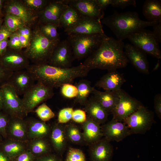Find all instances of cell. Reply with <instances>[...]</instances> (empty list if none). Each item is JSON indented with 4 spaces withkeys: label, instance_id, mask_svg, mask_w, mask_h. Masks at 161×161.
Returning a JSON list of instances; mask_svg holds the SVG:
<instances>
[{
    "label": "cell",
    "instance_id": "1",
    "mask_svg": "<svg viewBox=\"0 0 161 161\" xmlns=\"http://www.w3.org/2000/svg\"><path fill=\"white\" fill-rule=\"evenodd\" d=\"M124 45L123 41L106 36L82 64L90 70L99 69L109 71L125 68L129 61L125 54Z\"/></svg>",
    "mask_w": 161,
    "mask_h": 161
},
{
    "label": "cell",
    "instance_id": "2",
    "mask_svg": "<svg viewBox=\"0 0 161 161\" xmlns=\"http://www.w3.org/2000/svg\"><path fill=\"white\" fill-rule=\"evenodd\" d=\"M35 80L52 88L61 87L63 84L72 83L78 78L87 75L90 71L82 64L76 66L62 68L47 64H36L26 69Z\"/></svg>",
    "mask_w": 161,
    "mask_h": 161
},
{
    "label": "cell",
    "instance_id": "3",
    "mask_svg": "<svg viewBox=\"0 0 161 161\" xmlns=\"http://www.w3.org/2000/svg\"><path fill=\"white\" fill-rule=\"evenodd\" d=\"M102 24L109 28L117 39L123 41L138 30L159 23L151 22L140 19L136 12L121 13L114 10L111 15L100 20Z\"/></svg>",
    "mask_w": 161,
    "mask_h": 161
},
{
    "label": "cell",
    "instance_id": "4",
    "mask_svg": "<svg viewBox=\"0 0 161 161\" xmlns=\"http://www.w3.org/2000/svg\"><path fill=\"white\" fill-rule=\"evenodd\" d=\"M106 36L104 33L68 35L67 39L72 47L74 60L86 58L100 46Z\"/></svg>",
    "mask_w": 161,
    "mask_h": 161
},
{
    "label": "cell",
    "instance_id": "5",
    "mask_svg": "<svg viewBox=\"0 0 161 161\" xmlns=\"http://www.w3.org/2000/svg\"><path fill=\"white\" fill-rule=\"evenodd\" d=\"M59 41L50 40L41 32L33 38L25 55L28 59L38 62L37 64H47Z\"/></svg>",
    "mask_w": 161,
    "mask_h": 161
},
{
    "label": "cell",
    "instance_id": "6",
    "mask_svg": "<svg viewBox=\"0 0 161 161\" xmlns=\"http://www.w3.org/2000/svg\"><path fill=\"white\" fill-rule=\"evenodd\" d=\"M54 95L53 88L37 81L24 93L22 99L26 113L27 115L38 105L50 99Z\"/></svg>",
    "mask_w": 161,
    "mask_h": 161
},
{
    "label": "cell",
    "instance_id": "7",
    "mask_svg": "<svg viewBox=\"0 0 161 161\" xmlns=\"http://www.w3.org/2000/svg\"><path fill=\"white\" fill-rule=\"evenodd\" d=\"M3 98V112L12 117L24 119L27 115L24 110L22 99L14 89L5 83L0 86Z\"/></svg>",
    "mask_w": 161,
    "mask_h": 161
},
{
    "label": "cell",
    "instance_id": "8",
    "mask_svg": "<svg viewBox=\"0 0 161 161\" xmlns=\"http://www.w3.org/2000/svg\"><path fill=\"white\" fill-rule=\"evenodd\" d=\"M127 38L131 44L146 54L158 59H161V52L159 43L151 31L142 29L130 35Z\"/></svg>",
    "mask_w": 161,
    "mask_h": 161
},
{
    "label": "cell",
    "instance_id": "9",
    "mask_svg": "<svg viewBox=\"0 0 161 161\" xmlns=\"http://www.w3.org/2000/svg\"><path fill=\"white\" fill-rule=\"evenodd\" d=\"M123 122L131 134H144L151 129L154 122V113L142 105Z\"/></svg>",
    "mask_w": 161,
    "mask_h": 161
},
{
    "label": "cell",
    "instance_id": "10",
    "mask_svg": "<svg viewBox=\"0 0 161 161\" xmlns=\"http://www.w3.org/2000/svg\"><path fill=\"white\" fill-rule=\"evenodd\" d=\"M117 92L119 100L111 113L113 119L122 122L143 105L121 89Z\"/></svg>",
    "mask_w": 161,
    "mask_h": 161
},
{
    "label": "cell",
    "instance_id": "11",
    "mask_svg": "<svg viewBox=\"0 0 161 161\" xmlns=\"http://www.w3.org/2000/svg\"><path fill=\"white\" fill-rule=\"evenodd\" d=\"M74 60L72 47L66 39L58 43L47 64L54 66L67 68L72 67Z\"/></svg>",
    "mask_w": 161,
    "mask_h": 161
},
{
    "label": "cell",
    "instance_id": "12",
    "mask_svg": "<svg viewBox=\"0 0 161 161\" xmlns=\"http://www.w3.org/2000/svg\"><path fill=\"white\" fill-rule=\"evenodd\" d=\"M64 32L68 35H90L104 33L100 19L81 15L78 22L74 27Z\"/></svg>",
    "mask_w": 161,
    "mask_h": 161
},
{
    "label": "cell",
    "instance_id": "13",
    "mask_svg": "<svg viewBox=\"0 0 161 161\" xmlns=\"http://www.w3.org/2000/svg\"><path fill=\"white\" fill-rule=\"evenodd\" d=\"M68 5L76 9L81 15L99 19L104 17V11L96 0H64Z\"/></svg>",
    "mask_w": 161,
    "mask_h": 161
},
{
    "label": "cell",
    "instance_id": "14",
    "mask_svg": "<svg viewBox=\"0 0 161 161\" xmlns=\"http://www.w3.org/2000/svg\"><path fill=\"white\" fill-rule=\"evenodd\" d=\"M36 81L27 69L13 72L6 83L12 86L18 95H23Z\"/></svg>",
    "mask_w": 161,
    "mask_h": 161
},
{
    "label": "cell",
    "instance_id": "15",
    "mask_svg": "<svg viewBox=\"0 0 161 161\" xmlns=\"http://www.w3.org/2000/svg\"><path fill=\"white\" fill-rule=\"evenodd\" d=\"M101 128L103 136L109 142H119L131 134L129 129L124 122L113 118Z\"/></svg>",
    "mask_w": 161,
    "mask_h": 161
},
{
    "label": "cell",
    "instance_id": "16",
    "mask_svg": "<svg viewBox=\"0 0 161 161\" xmlns=\"http://www.w3.org/2000/svg\"><path fill=\"white\" fill-rule=\"evenodd\" d=\"M124 51L129 61L139 72L149 73V65L146 53L131 44H125Z\"/></svg>",
    "mask_w": 161,
    "mask_h": 161
},
{
    "label": "cell",
    "instance_id": "17",
    "mask_svg": "<svg viewBox=\"0 0 161 161\" xmlns=\"http://www.w3.org/2000/svg\"><path fill=\"white\" fill-rule=\"evenodd\" d=\"M6 133L7 138L24 142L28 141L27 122L24 119L10 117Z\"/></svg>",
    "mask_w": 161,
    "mask_h": 161
},
{
    "label": "cell",
    "instance_id": "18",
    "mask_svg": "<svg viewBox=\"0 0 161 161\" xmlns=\"http://www.w3.org/2000/svg\"><path fill=\"white\" fill-rule=\"evenodd\" d=\"M110 142L104 137L90 145L89 153L92 161H110L113 151Z\"/></svg>",
    "mask_w": 161,
    "mask_h": 161
},
{
    "label": "cell",
    "instance_id": "19",
    "mask_svg": "<svg viewBox=\"0 0 161 161\" xmlns=\"http://www.w3.org/2000/svg\"><path fill=\"white\" fill-rule=\"evenodd\" d=\"M126 80L123 75L117 70L109 71L95 84L96 87L105 91L117 92L121 89Z\"/></svg>",
    "mask_w": 161,
    "mask_h": 161
},
{
    "label": "cell",
    "instance_id": "20",
    "mask_svg": "<svg viewBox=\"0 0 161 161\" xmlns=\"http://www.w3.org/2000/svg\"><path fill=\"white\" fill-rule=\"evenodd\" d=\"M28 59L26 55L16 52H6L0 57V62L6 68L13 72L27 69Z\"/></svg>",
    "mask_w": 161,
    "mask_h": 161
},
{
    "label": "cell",
    "instance_id": "21",
    "mask_svg": "<svg viewBox=\"0 0 161 161\" xmlns=\"http://www.w3.org/2000/svg\"><path fill=\"white\" fill-rule=\"evenodd\" d=\"M67 5L64 0L50 3L44 8L42 13V18L45 24L51 23L59 27V19Z\"/></svg>",
    "mask_w": 161,
    "mask_h": 161
},
{
    "label": "cell",
    "instance_id": "22",
    "mask_svg": "<svg viewBox=\"0 0 161 161\" xmlns=\"http://www.w3.org/2000/svg\"><path fill=\"white\" fill-rule=\"evenodd\" d=\"M84 106V110L95 122L100 124L107 120L108 113L93 96L88 100Z\"/></svg>",
    "mask_w": 161,
    "mask_h": 161
},
{
    "label": "cell",
    "instance_id": "23",
    "mask_svg": "<svg viewBox=\"0 0 161 161\" xmlns=\"http://www.w3.org/2000/svg\"><path fill=\"white\" fill-rule=\"evenodd\" d=\"M82 124L84 141L90 145L102 138L103 135L100 124L88 116Z\"/></svg>",
    "mask_w": 161,
    "mask_h": 161
},
{
    "label": "cell",
    "instance_id": "24",
    "mask_svg": "<svg viewBox=\"0 0 161 161\" xmlns=\"http://www.w3.org/2000/svg\"><path fill=\"white\" fill-rule=\"evenodd\" d=\"M92 93L93 94L94 98L108 113H112L119 100L117 91L101 92L93 87Z\"/></svg>",
    "mask_w": 161,
    "mask_h": 161
},
{
    "label": "cell",
    "instance_id": "25",
    "mask_svg": "<svg viewBox=\"0 0 161 161\" xmlns=\"http://www.w3.org/2000/svg\"><path fill=\"white\" fill-rule=\"evenodd\" d=\"M28 140L46 138L50 134L51 129L45 122L32 118L26 120Z\"/></svg>",
    "mask_w": 161,
    "mask_h": 161
},
{
    "label": "cell",
    "instance_id": "26",
    "mask_svg": "<svg viewBox=\"0 0 161 161\" xmlns=\"http://www.w3.org/2000/svg\"><path fill=\"white\" fill-rule=\"evenodd\" d=\"M27 142L7 138L0 144V150L13 160L27 149Z\"/></svg>",
    "mask_w": 161,
    "mask_h": 161
},
{
    "label": "cell",
    "instance_id": "27",
    "mask_svg": "<svg viewBox=\"0 0 161 161\" xmlns=\"http://www.w3.org/2000/svg\"><path fill=\"white\" fill-rule=\"evenodd\" d=\"M64 127L61 124L58 123L53 126L49 134L51 144L55 150L58 153H61L66 146L67 139Z\"/></svg>",
    "mask_w": 161,
    "mask_h": 161
},
{
    "label": "cell",
    "instance_id": "28",
    "mask_svg": "<svg viewBox=\"0 0 161 161\" xmlns=\"http://www.w3.org/2000/svg\"><path fill=\"white\" fill-rule=\"evenodd\" d=\"M143 13L148 21L161 22V1L145 0L143 6Z\"/></svg>",
    "mask_w": 161,
    "mask_h": 161
},
{
    "label": "cell",
    "instance_id": "29",
    "mask_svg": "<svg viewBox=\"0 0 161 161\" xmlns=\"http://www.w3.org/2000/svg\"><path fill=\"white\" fill-rule=\"evenodd\" d=\"M45 138H35L27 141V150L36 158L51 153L50 144Z\"/></svg>",
    "mask_w": 161,
    "mask_h": 161
},
{
    "label": "cell",
    "instance_id": "30",
    "mask_svg": "<svg viewBox=\"0 0 161 161\" xmlns=\"http://www.w3.org/2000/svg\"><path fill=\"white\" fill-rule=\"evenodd\" d=\"M80 16L76 9L67 5L61 16L59 27H63L64 31L72 28L77 24Z\"/></svg>",
    "mask_w": 161,
    "mask_h": 161
},
{
    "label": "cell",
    "instance_id": "31",
    "mask_svg": "<svg viewBox=\"0 0 161 161\" xmlns=\"http://www.w3.org/2000/svg\"><path fill=\"white\" fill-rule=\"evenodd\" d=\"M75 86L78 89V93L75 98V103L84 106L89 95L92 93L93 87L91 86L89 81L85 79L80 80Z\"/></svg>",
    "mask_w": 161,
    "mask_h": 161
},
{
    "label": "cell",
    "instance_id": "32",
    "mask_svg": "<svg viewBox=\"0 0 161 161\" xmlns=\"http://www.w3.org/2000/svg\"><path fill=\"white\" fill-rule=\"evenodd\" d=\"M7 13L14 15L21 19L24 23H27L31 19L30 14L26 8L17 2H12L7 6Z\"/></svg>",
    "mask_w": 161,
    "mask_h": 161
},
{
    "label": "cell",
    "instance_id": "33",
    "mask_svg": "<svg viewBox=\"0 0 161 161\" xmlns=\"http://www.w3.org/2000/svg\"><path fill=\"white\" fill-rule=\"evenodd\" d=\"M64 128L66 138L71 142L79 144L84 141L82 133L76 126L70 124L66 125Z\"/></svg>",
    "mask_w": 161,
    "mask_h": 161
},
{
    "label": "cell",
    "instance_id": "34",
    "mask_svg": "<svg viewBox=\"0 0 161 161\" xmlns=\"http://www.w3.org/2000/svg\"><path fill=\"white\" fill-rule=\"evenodd\" d=\"M24 22L18 17L7 13L5 18V26L11 32L23 27Z\"/></svg>",
    "mask_w": 161,
    "mask_h": 161
},
{
    "label": "cell",
    "instance_id": "35",
    "mask_svg": "<svg viewBox=\"0 0 161 161\" xmlns=\"http://www.w3.org/2000/svg\"><path fill=\"white\" fill-rule=\"evenodd\" d=\"M35 112L41 120L44 122L49 120L55 115L51 109L44 103L38 107Z\"/></svg>",
    "mask_w": 161,
    "mask_h": 161
},
{
    "label": "cell",
    "instance_id": "36",
    "mask_svg": "<svg viewBox=\"0 0 161 161\" xmlns=\"http://www.w3.org/2000/svg\"><path fill=\"white\" fill-rule=\"evenodd\" d=\"M57 27L53 24H45L41 28V32L50 40H59V35L57 31Z\"/></svg>",
    "mask_w": 161,
    "mask_h": 161
},
{
    "label": "cell",
    "instance_id": "37",
    "mask_svg": "<svg viewBox=\"0 0 161 161\" xmlns=\"http://www.w3.org/2000/svg\"><path fill=\"white\" fill-rule=\"evenodd\" d=\"M65 160L66 161H86V158L81 150L70 148L67 151Z\"/></svg>",
    "mask_w": 161,
    "mask_h": 161
},
{
    "label": "cell",
    "instance_id": "38",
    "mask_svg": "<svg viewBox=\"0 0 161 161\" xmlns=\"http://www.w3.org/2000/svg\"><path fill=\"white\" fill-rule=\"evenodd\" d=\"M61 87V93L64 97L72 98L77 97L78 90L76 86L72 83H67L63 84Z\"/></svg>",
    "mask_w": 161,
    "mask_h": 161
},
{
    "label": "cell",
    "instance_id": "39",
    "mask_svg": "<svg viewBox=\"0 0 161 161\" xmlns=\"http://www.w3.org/2000/svg\"><path fill=\"white\" fill-rule=\"evenodd\" d=\"M74 110L72 107L65 108L61 110L58 115V123L62 124L68 122L72 119Z\"/></svg>",
    "mask_w": 161,
    "mask_h": 161
},
{
    "label": "cell",
    "instance_id": "40",
    "mask_svg": "<svg viewBox=\"0 0 161 161\" xmlns=\"http://www.w3.org/2000/svg\"><path fill=\"white\" fill-rule=\"evenodd\" d=\"M10 117L0 111V134L4 139L7 138L6 128Z\"/></svg>",
    "mask_w": 161,
    "mask_h": 161
},
{
    "label": "cell",
    "instance_id": "41",
    "mask_svg": "<svg viewBox=\"0 0 161 161\" xmlns=\"http://www.w3.org/2000/svg\"><path fill=\"white\" fill-rule=\"evenodd\" d=\"M134 0H112L111 5L112 7L124 9L127 7L133 5L136 7Z\"/></svg>",
    "mask_w": 161,
    "mask_h": 161
},
{
    "label": "cell",
    "instance_id": "42",
    "mask_svg": "<svg viewBox=\"0 0 161 161\" xmlns=\"http://www.w3.org/2000/svg\"><path fill=\"white\" fill-rule=\"evenodd\" d=\"M87 117L86 112L80 109L74 110L72 119L75 122L79 123H83L86 120Z\"/></svg>",
    "mask_w": 161,
    "mask_h": 161
},
{
    "label": "cell",
    "instance_id": "43",
    "mask_svg": "<svg viewBox=\"0 0 161 161\" xmlns=\"http://www.w3.org/2000/svg\"><path fill=\"white\" fill-rule=\"evenodd\" d=\"M13 73L6 68L0 62V86L6 83Z\"/></svg>",
    "mask_w": 161,
    "mask_h": 161
},
{
    "label": "cell",
    "instance_id": "44",
    "mask_svg": "<svg viewBox=\"0 0 161 161\" xmlns=\"http://www.w3.org/2000/svg\"><path fill=\"white\" fill-rule=\"evenodd\" d=\"M35 158L27 149L13 160L14 161H35Z\"/></svg>",
    "mask_w": 161,
    "mask_h": 161
},
{
    "label": "cell",
    "instance_id": "45",
    "mask_svg": "<svg viewBox=\"0 0 161 161\" xmlns=\"http://www.w3.org/2000/svg\"><path fill=\"white\" fill-rule=\"evenodd\" d=\"M10 37V38L8 44L10 47L18 49L22 47L17 33L12 34Z\"/></svg>",
    "mask_w": 161,
    "mask_h": 161
},
{
    "label": "cell",
    "instance_id": "46",
    "mask_svg": "<svg viewBox=\"0 0 161 161\" xmlns=\"http://www.w3.org/2000/svg\"><path fill=\"white\" fill-rule=\"evenodd\" d=\"M154 108L155 112L158 117L161 119V94L155 95L154 99Z\"/></svg>",
    "mask_w": 161,
    "mask_h": 161
},
{
    "label": "cell",
    "instance_id": "47",
    "mask_svg": "<svg viewBox=\"0 0 161 161\" xmlns=\"http://www.w3.org/2000/svg\"><path fill=\"white\" fill-rule=\"evenodd\" d=\"M35 161H62L58 156L51 153L35 158Z\"/></svg>",
    "mask_w": 161,
    "mask_h": 161
},
{
    "label": "cell",
    "instance_id": "48",
    "mask_svg": "<svg viewBox=\"0 0 161 161\" xmlns=\"http://www.w3.org/2000/svg\"><path fill=\"white\" fill-rule=\"evenodd\" d=\"M153 34L159 43L161 42V22H159L153 26Z\"/></svg>",
    "mask_w": 161,
    "mask_h": 161
},
{
    "label": "cell",
    "instance_id": "49",
    "mask_svg": "<svg viewBox=\"0 0 161 161\" xmlns=\"http://www.w3.org/2000/svg\"><path fill=\"white\" fill-rule=\"evenodd\" d=\"M26 3L30 6L33 7H41L45 6L47 1L41 0H27Z\"/></svg>",
    "mask_w": 161,
    "mask_h": 161
},
{
    "label": "cell",
    "instance_id": "50",
    "mask_svg": "<svg viewBox=\"0 0 161 161\" xmlns=\"http://www.w3.org/2000/svg\"><path fill=\"white\" fill-rule=\"evenodd\" d=\"M12 34V32L10 31L5 26H2L0 29V41L7 39Z\"/></svg>",
    "mask_w": 161,
    "mask_h": 161
},
{
    "label": "cell",
    "instance_id": "51",
    "mask_svg": "<svg viewBox=\"0 0 161 161\" xmlns=\"http://www.w3.org/2000/svg\"><path fill=\"white\" fill-rule=\"evenodd\" d=\"M98 5L102 10L104 11L111 5L112 0H96Z\"/></svg>",
    "mask_w": 161,
    "mask_h": 161
},
{
    "label": "cell",
    "instance_id": "52",
    "mask_svg": "<svg viewBox=\"0 0 161 161\" xmlns=\"http://www.w3.org/2000/svg\"><path fill=\"white\" fill-rule=\"evenodd\" d=\"M8 42L7 39L0 41V57L2 56L6 52Z\"/></svg>",
    "mask_w": 161,
    "mask_h": 161
},
{
    "label": "cell",
    "instance_id": "53",
    "mask_svg": "<svg viewBox=\"0 0 161 161\" xmlns=\"http://www.w3.org/2000/svg\"><path fill=\"white\" fill-rule=\"evenodd\" d=\"M18 33L25 37L29 41L30 36V30L28 28L22 27L19 29V32Z\"/></svg>",
    "mask_w": 161,
    "mask_h": 161
},
{
    "label": "cell",
    "instance_id": "54",
    "mask_svg": "<svg viewBox=\"0 0 161 161\" xmlns=\"http://www.w3.org/2000/svg\"><path fill=\"white\" fill-rule=\"evenodd\" d=\"M19 37L20 41L22 45V47H25L27 46L29 44V40L25 37L19 33H17Z\"/></svg>",
    "mask_w": 161,
    "mask_h": 161
},
{
    "label": "cell",
    "instance_id": "55",
    "mask_svg": "<svg viewBox=\"0 0 161 161\" xmlns=\"http://www.w3.org/2000/svg\"><path fill=\"white\" fill-rule=\"evenodd\" d=\"M8 157L6 156L0 150V161H12Z\"/></svg>",
    "mask_w": 161,
    "mask_h": 161
},
{
    "label": "cell",
    "instance_id": "56",
    "mask_svg": "<svg viewBox=\"0 0 161 161\" xmlns=\"http://www.w3.org/2000/svg\"><path fill=\"white\" fill-rule=\"evenodd\" d=\"M3 98L2 93L0 89V111L2 110L3 108Z\"/></svg>",
    "mask_w": 161,
    "mask_h": 161
},
{
    "label": "cell",
    "instance_id": "57",
    "mask_svg": "<svg viewBox=\"0 0 161 161\" xmlns=\"http://www.w3.org/2000/svg\"><path fill=\"white\" fill-rule=\"evenodd\" d=\"M3 140V138L2 136L0 134V144Z\"/></svg>",
    "mask_w": 161,
    "mask_h": 161
},
{
    "label": "cell",
    "instance_id": "58",
    "mask_svg": "<svg viewBox=\"0 0 161 161\" xmlns=\"http://www.w3.org/2000/svg\"><path fill=\"white\" fill-rule=\"evenodd\" d=\"M3 1L2 0H0V11L2 7Z\"/></svg>",
    "mask_w": 161,
    "mask_h": 161
},
{
    "label": "cell",
    "instance_id": "59",
    "mask_svg": "<svg viewBox=\"0 0 161 161\" xmlns=\"http://www.w3.org/2000/svg\"><path fill=\"white\" fill-rule=\"evenodd\" d=\"M1 24H2V21L1 20V19L0 18V29L2 27Z\"/></svg>",
    "mask_w": 161,
    "mask_h": 161
},
{
    "label": "cell",
    "instance_id": "60",
    "mask_svg": "<svg viewBox=\"0 0 161 161\" xmlns=\"http://www.w3.org/2000/svg\"><path fill=\"white\" fill-rule=\"evenodd\" d=\"M12 161H14L13 160H12Z\"/></svg>",
    "mask_w": 161,
    "mask_h": 161
}]
</instances>
